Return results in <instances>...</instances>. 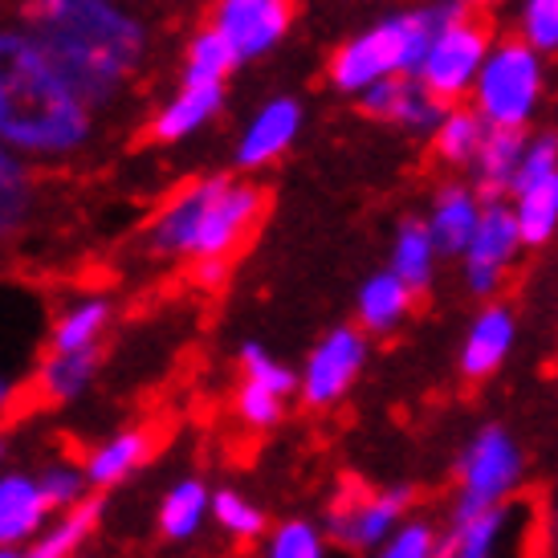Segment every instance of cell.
Listing matches in <instances>:
<instances>
[{"label": "cell", "instance_id": "cell-1", "mask_svg": "<svg viewBox=\"0 0 558 558\" xmlns=\"http://www.w3.org/2000/svg\"><path fill=\"white\" fill-rule=\"evenodd\" d=\"M13 16L98 114L123 107L156 53V25L135 0H16Z\"/></svg>", "mask_w": 558, "mask_h": 558}, {"label": "cell", "instance_id": "cell-2", "mask_svg": "<svg viewBox=\"0 0 558 558\" xmlns=\"http://www.w3.org/2000/svg\"><path fill=\"white\" fill-rule=\"evenodd\" d=\"M94 135L98 110L16 16H0V143L29 163H70Z\"/></svg>", "mask_w": 558, "mask_h": 558}, {"label": "cell", "instance_id": "cell-3", "mask_svg": "<svg viewBox=\"0 0 558 558\" xmlns=\"http://www.w3.org/2000/svg\"><path fill=\"white\" fill-rule=\"evenodd\" d=\"M265 217V192L241 175H201L187 180L159 204L143 248L159 262L196 265L201 281H220L236 253L248 245Z\"/></svg>", "mask_w": 558, "mask_h": 558}, {"label": "cell", "instance_id": "cell-4", "mask_svg": "<svg viewBox=\"0 0 558 558\" xmlns=\"http://www.w3.org/2000/svg\"><path fill=\"white\" fill-rule=\"evenodd\" d=\"M445 16L449 9H440V4H416V9L379 16L375 25L347 37L326 58V82L347 98H359L388 78H416Z\"/></svg>", "mask_w": 558, "mask_h": 558}, {"label": "cell", "instance_id": "cell-5", "mask_svg": "<svg viewBox=\"0 0 558 558\" xmlns=\"http://www.w3.org/2000/svg\"><path fill=\"white\" fill-rule=\"evenodd\" d=\"M546 98V58L522 37H497L469 107L494 131H530Z\"/></svg>", "mask_w": 558, "mask_h": 558}, {"label": "cell", "instance_id": "cell-6", "mask_svg": "<svg viewBox=\"0 0 558 558\" xmlns=\"http://www.w3.org/2000/svg\"><path fill=\"white\" fill-rule=\"evenodd\" d=\"M494 46H497L494 25L481 13H449L445 25L436 29L428 53H424V65L416 70V82L433 94L440 107L469 102Z\"/></svg>", "mask_w": 558, "mask_h": 558}, {"label": "cell", "instance_id": "cell-7", "mask_svg": "<svg viewBox=\"0 0 558 558\" xmlns=\"http://www.w3.org/2000/svg\"><path fill=\"white\" fill-rule=\"evenodd\" d=\"M510 208L518 217L526 248H543L558 233V135L543 131L530 135L518 180L510 187Z\"/></svg>", "mask_w": 558, "mask_h": 558}, {"label": "cell", "instance_id": "cell-8", "mask_svg": "<svg viewBox=\"0 0 558 558\" xmlns=\"http://www.w3.org/2000/svg\"><path fill=\"white\" fill-rule=\"evenodd\" d=\"M522 248H526V241H522L510 201H485V217H481L477 233L461 257V278H465L469 294L481 302H494V294L506 286L510 269L522 257Z\"/></svg>", "mask_w": 558, "mask_h": 558}, {"label": "cell", "instance_id": "cell-9", "mask_svg": "<svg viewBox=\"0 0 558 558\" xmlns=\"http://www.w3.org/2000/svg\"><path fill=\"white\" fill-rule=\"evenodd\" d=\"M236 363H241V384L233 400L236 420L253 433L278 428L286 416V400L298 391V375L262 342H241Z\"/></svg>", "mask_w": 558, "mask_h": 558}, {"label": "cell", "instance_id": "cell-10", "mask_svg": "<svg viewBox=\"0 0 558 558\" xmlns=\"http://www.w3.org/2000/svg\"><path fill=\"white\" fill-rule=\"evenodd\" d=\"M208 25L233 49L236 65L269 58L294 25V0H217Z\"/></svg>", "mask_w": 558, "mask_h": 558}, {"label": "cell", "instance_id": "cell-11", "mask_svg": "<svg viewBox=\"0 0 558 558\" xmlns=\"http://www.w3.org/2000/svg\"><path fill=\"white\" fill-rule=\"evenodd\" d=\"M367 363V339L359 326H335L323 339L314 342V351L306 355V367L298 375V396L306 400V408H335V403L351 391Z\"/></svg>", "mask_w": 558, "mask_h": 558}, {"label": "cell", "instance_id": "cell-12", "mask_svg": "<svg viewBox=\"0 0 558 558\" xmlns=\"http://www.w3.org/2000/svg\"><path fill=\"white\" fill-rule=\"evenodd\" d=\"M412 489H367V485H351L335 497L326 530L330 538L347 550H367V546L384 543L391 526L400 522V513L408 510Z\"/></svg>", "mask_w": 558, "mask_h": 558}, {"label": "cell", "instance_id": "cell-13", "mask_svg": "<svg viewBox=\"0 0 558 558\" xmlns=\"http://www.w3.org/2000/svg\"><path fill=\"white\" fill-rule=\"evenodd\" d=\"M518 449L501 428H485L477 445L469 449L465 465H461V506H457V522H469L485 510H497V497L518 481Z\"/></svg>", "mask_w": 558, "mask_h": 558}, {"label": "cell", "instance_id": "cell-14", "mask_svg": "<svg viewBox=\"0 0 558 558\" xmlns=\"http://www.w3.org/2000/svg\"><path fill=\"white\" fill-rule=\"evenodd\" d=\"M302 123H306V110L298 98L290 94H278V98H265L262 107L253 110V119L245 123L241 140H236V168L241 171H262L269 163H278L290 147L302 135Z\"/></svg>", "mask_w": 558, "mask_h": 558}, {"label": "cell", "instance_id": "cell-15", "mask_svg": "<svg viewBox=\"0 0 558 558\" xmlns=\"http://www.w3.org/2000/svg\"><path fill=\"white\" fill-rule=\"evenodd\" d=\"M355 102L363 119L384 123V126H391V131H403V135H416V140H424V143H428V135L436 131L440 114H445V107H440L416 78L379 82V86H372L367 94H359Z\"/></svg>", "mask_w": 558, "mask_h": 558}, {"label": "cell", "instance_id": "cell-16", "mask_svg": "<svg viewBox=\"0 0 558 558\" xmlns=\"http://www.w3.org/2000/svg\"><path fill=\"white\" fill-rule=\"evenodd\" d=\"M225 110V82H201V78H180V86L163 98L147 123V140L159 147L192 140L196 131L217 119Z\"/></svg>", "mask_w": 558, "mask_h": 558}, {"label": "cell", "instance_id": "cell-17", "mask_svg": "<svg viewBox=\"0 0 558 558\" xmlns=\"http://www.w3.org/2000/svg\"><path fill=\"white\" fill-rule=\"evenodd\" d=\"M481 217H485V196L473 187V180H445L428 201L424 225H428L440 257H465Z\"/></svg>", "mask_w": 558, "mask_h": 558}, {"label": "cell", "instance_id": "cell-18", "mask_svg": "<svg viewBox=\"0 0 558 558\" xmlns=\"http://www.w3.org/2000/svg\"><path fill=\"white\" fill-rule=\"evenodd\" d=\"M53 522V506L41 494V481L29 469H4L0 473V546L25 550V546Z\"/></svg>", "mask_w": 558, "mask_h": 558}, {"label": "cell", "instance_id": "cell-19", "mask_svg": "<svg viewBox=\"0 0 558 558\" xmlns=\"http://www.w3.org/2000/svg\"><path fill=\"white\" fill-rule=\"evenodd\" d=\"M513 339H518V318L506 302H485L477 311V318L469 323L465 347H461V375L469 384H481L506 363Z\"/></svg>", "mask_w": 558, "mask_h": 558}, {"label": "cell", "instance_id": "cell-20", "mask_svg": "<svg viewBox=\"0 0 558 558\" xmlns=\"http://www.w3.org/2000/svg\"><path fill=\"white\" fill-rule=\"evenodd\" d=\"M110 323H114V302L107 294H78L74 302H65L49 326V351L90 355L102 347Z\"/></svg>", "mask_w": 558, "mask_h": 558}, {"label": "cell", "instance_id": "cell-21", "mask_svg": "<svg viewBox=\"0 0 558 558\" xmlns=\"http://www.w3.org/2000/svg\"><path fill=\"white\" fill-rule=\"evenodd\" d=\"M37 204H41L37 168L0 143V245H9L29 229Z\"/></svg>", "mask_w": 558, "mask_h": 558}, {"label": "cell", "instance_id": "cell-22", "mask_svg": "<svg viewBox=\"0 0 558 558\" xmlns=\"http://www.w3.org/2000/svg\"><path fill=\"white\" fill-rule=\"evenodd\" d=\"M151 461V433L147 428H119L107 440H98L86 452V477L90 489H119L123 481H131L143 465Z\"/></svg>", "mask_w": 558, "mask_h": 558}, {"label": "cell", "instance_id": "cell-23", "mask_svg": "<svg viewBox=\"0 0 558 558\" xmlns=\"http://www.w3.org/2000/svg\"><path fill=\"white\" fill-rule=\"evenodd\" d=\"M159 534L168 543H192L201 538V530L213 522V489L208 481L201 477H180L171 481L163 497H159V510H156Z\"/></svg>", "mask_w": 558, "mask_h": 558}, {"label": "cell", "instance_id": "cell-24", "mask_svg": "<svg viewBox=\"0 0 558 558\" xmlns=\"http://www.w3.org/2000/svg\"><path fill=\"white\" fill-rule=\"evenodd\" d=\"M526 143L530 131H494L489 126V140L481 143L477 159L469 168V180H473V187L485 201H506L510 196L518 168H522V156H526Z\"/></svg>", "mask_w": 558, "mask_h": 558}, {"label": "cell", "instance_id": "cell-25", "mask_svg": "<svg viewBox=\"0 0 558 558\" xmlns=\"http://www.w3.org/2000/svg\"><path fill=\"white\" fill-rule=\"evenodd\" d=\"M485 140H489V123L469 102H457V107H445L436 131L428 135V151L445 171H469Z\"/></svg>", "mask_w": 558, "mask_h": 558}, {"label": "cell", "instance_id": "cell-26", "mask_svg": "<svg viewBox=\"0 0 558 558\" xmlns=\"http://www.w3.org/2000/svg\"><path fill=\"white\" fill-rule=\"evenodd\" d=\"M416 306V290H408L391 269H379L359 286L355 318L363 335H391L396 326L412 314Z\"/></svg>", "mask_w": 558, "mask_h": 558}, {"label": "cell", "instance_id": "cell-27", "mask_svg": "<svg viewBox=\"0 0 558 558\" xmlns=\"http://www.w3.org/2000/svg\"><path fill=\"white\" fill-rule=\"evenodd\" d=\"M436 265H440V248H436L433 233L424 217H403L391 233L388 248V269L408 286V290H428L436 278Z\"/></svg>", "mask_w": 558, "mask_h": 558}, {"label": "cell", "instance_id": "cell-28", "mask_svg": "<svg viewBox=\"0 0 558 558\" xmlns=\"http://www.w3.org/2000/svg\"><path fill=\"white\" fill-rule=\"evenodd\" d=\"M94 379H98V351L90 355H58V351H49L41 363H37V396L46 403H78L86 391L94 388Z\"/></svg>", "mask_w": 558, "mask_h": 558}, {"label": "cell", "instance_id": "cell-29", "mask_svg": "<svg viewBox=\"0 0 558 558\" xmlns=\"http://www.w3.org/2000/svg\"><path fill=\"white\" fill-rule=\"evenodd\" d=\"M98 518H102V506L94 497L86 506H78V510L53 513V522L25 546V558H74L82 546L90 543Z\"/></svg>", "mask_w": 558, "mask_h": 558}, {"label": "cell", "instance_id": "cell-30", "mask_svg": "<svg viewBox=\"0 0 558 558\" xmlns=\"http://www.w3.org/2000/svg\"><path fill=\"white\" fill-rule=\"evenodd\" d=\"M236 70L233 49L225 46L213 25H201L184 41V58H180V78H201V82H229Z\"/></svg>", "mask_w": 558, "mask_h": 558}, {"label": "cell", "instance_id": "cell-31", "mask_svg": "<svg viewBox=\"0 0 558 558\" xmlns=\"http://www.w3.org/2000/svg\"><path fill=\"white\" fill-rule=\"evenodd\" d=\"M37 481H41V494L46 501L53 506V513H70L86 506L90 501V477H86V465L78 461H46V465L37 469Z\"/></svg>", "mask_w": 558, "mask_h": 558}, {"label": "cell", "instance_id": "cell-32", "mask_svg": "<svg viewBox=\"0 0 558 558\" xmlns=\"http://www.w3.org/2000/svg\"><path fill=\"white\" fill-rule=\"evenodd\" d=\"M213 526L236 543H253L265 534V513L257 501H248L241 489H213Z\"/></svg>", "mask_w": 558, "mask_h": 558}, {"label": "cell", "instance_id": "cell-33", "mask_svg": "<svg viewBox=\"0 0 558 558\" xmlns=\"http://www.w3.org/2000/svg\"><path fill=\"white\" fill-rule=\"evenodd\" d=\"M513 37H522L543 58L558 53V0H518Z\"/></svg>", "mask_w": 558, "mask_h": 558}, {"label": "cell", "instance_id": "cell-34", "mask_svg": "<svg viewBox=\"0 0 558 558\" xmlns=\"http://www.w3.org/2000/svg\"><path fill=\"white\" fill-rule=\"evenodd\" d=\"M265 558H326L323 530L314 526V522L290 518V522H281V526L265 538Z\"/></svg>", "mask_w": 558, "mask_h": 558}, {"label": "cell", "instance_id": "cell-35", "mask_svg": "<svg viewBox=\"0 0 558 558\" xmlns=\"http://www.w3.org/2000/svg\"><path fill=\"white\" fill-rule=\"evenodd\" d=\"M379 558H433V530L424 522H408Z\"/></svg>", "mask_w": 558, "mask_h": 558}, {"label": "cell", "instance_id": "cell-36", "mask_svg": "<svg viewBox=\"0 0 558 558\" xmlns=\"http://www.w3.org/2000/svg\"><path fill=\"white\" fill-rule=\"evenodd\" d=\"M16 396H21V384H16L13 375L0 372V420H4L16 408Z\"/></svg>", "mask_w": 558, "mask_h": 558}, {"label": "cell", "instance_id": "cell-37", "mask_svg": "<svg viewBox=\"0 0 558 558\" xmlns=\"http://www.w3.org/2000/svg\"><path fill=\"white\" fill-rule=\"evenodd\" d=\"M440 9H449V13H481V9H494L501 0H433Z\"/></svg>", "mask_w": 558, "mask_h": 558}, {"label": "cell", "instance_id": "cell-38", "mask_svg": "<svg viewBox=\"0 0 558 558\" xmlns=\"http://www.w3.org/2000/svg\"><path fill=\"white\" fill-rule=\"evenodd\" d=\"M4 469H9V436L0 433V473H4Z\"/></svg>", "mask_w": 558, "mask_h": 558}, {"label": "cell", "instance_id": "cell-39", "mask_svg": "<svg viewBox=\"0 0 558 558\" xmlns=\"http://www.w3.org/2000/svg\"><path fill=\"white\" fill-rule=\"evenodd\" d=\"M0 558H25V550H4V546H0Z\"/></svg>", "mask_w": 558, "mask_h": 558}]
</instances>
